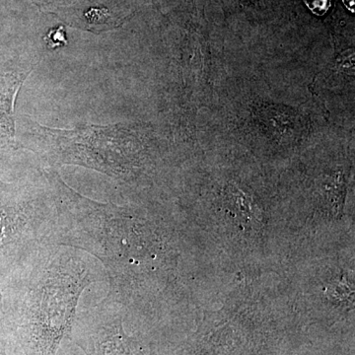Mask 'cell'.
<instances>
[{
	"label": "cell",
	"mask_w": 355,
	"mask_h": 355,
	"mask_svg": "<svg viewBox=\"0 0 355 355\" xmlns=\"http://www.w3.org/2000/svg\"><path fill=\"white\" fill-rule=\"evenodd\" d=\"M95 355H148L137 340L125 335L123 329L101 336L96 345Z\"/></svg>",
	"instance_id": "6da1fadb"
},
{
	"label": "cell",
	"mask_w": 355,
	"mask_h": 355,
	"mask_svg": "<svg viewBox=\"0 0 355 355\" xmlns=\"http://www.w3.org/2000/svg\"><path fill=\"white\" fill-rule=\"evenodd\" d=\"M44 40L50 50H55L65 46L67 44V40L64 26H58L51 29L44 36Z\"/></svg>",
	"instance_id": "7a4b0ae2"
}]
</instances>
